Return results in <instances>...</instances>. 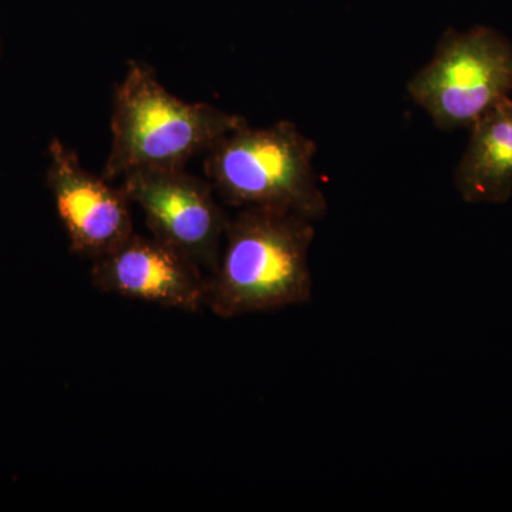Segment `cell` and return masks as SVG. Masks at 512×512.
<instances>
[{"instance_id":"cell-1","label":"cell","mask_w":512,"mask_h":512,"mask_svg":"<svg viewBox=\"0 0 512 512\" xmlns=\"http://www.w3.org/2000/svg\"><path fill=\"white\" fill-rule=\"evenodd\" d=\"M315 222L271 208H241L229 220L217 268L207 275L205 308L222 319L312 301L309 252Z\"/></svg>"},{"instance_id":"cell-2","label":"cell","mask_w":512,"mask_h":512,"mask_svg":"<svg viewBox=\"0 0 512 512\" xmlns=\"http://www.w3.org/2000/svg\"><path fill=\"white\" fill-rule=\"evenodd\" d=\"M245 124L239 114L178 99L150 64L130 60L114 89L111 147L101 175L114 181L137 170H183Z\"/></svg>"},{"instance_id":"cell-3","label":"cell","mask_w":512,"mask_h":512,"mask_svg":"<svg viewBox=\"0 0 512 512\" xmlns=\"http://www.w3.org/2000/svg\"><path fill=\"white\" fill-rule=\"evenodd\" d=\"M316 144L288 120L231 131L205 153V178L228 205L292 212L313 222L328 212L313 158Z\"/></svg>"},{"instance_id":"cell-4","label":"cell","mask_w":512,"mask_h":512,"mask_svg":"<svg viewBox=\"0 0 512 512\" xmlns=\"http://www.w3.org/2000/svg\"><path fill=\"white\" fill-rule=\"evenodd\" d=\"M407 92L440 130L468 128L512 92V43L487 26L448 29Z\"/></svg>"},{"instance_id":"cell-5","label":"cell","mask_w":512,"mask_h":512,"mask_svg":"<svg viewBox=\"0 0 512 512\" xmlns=\"http://www.w3.org/2000/svg\"><path fill=\"white\" fill-rule=\"evenodd\" d=\"M143 212L154 238L177 248L211 274L220 262L229 218L207 178L183 170H137L121 185Z\"/></svg>"},{"instance_id":"cell-6","label":"cell","mask_w":512,"mask_h":512,"mask_svg":"<svg viewBox=\"0 0 512 512\" xmlns=\"http://www.w3.org/2000/svg\"><path fill=\"white\" fill-rule=\"evenodd\" d=\"M47 157L46 185L73 254L94 261L136 232L123 187L87 171L79 154L60 138H52Z\"/></svg>"},{"instance_id":"cell-7","label":"cell","mask_w":512,"mask_h":512,"mask_svg":"<svg viewBox=\"0 0 512 512\" xmlns=\"http://www.w3.org/2000/svg\"><path fill=\"white\" fill-rule=\"evenodd\" d=\"M97 291L188 313L205 308L207 275L194 259L160 239L130 235L90 272Z\"/></svg>"},{"instance_id":"cell-8","label":"cell","mask_w":512,"mask_h":512,"mask_svg":"<svg viewBox=\"0 0 512 512\" xmlns=\"http://www.w3.org/2000/svg\"><path fill=\"white\" fill-rule=\"evenodd\" d=\"M454 184L470 204H504L512 195V97L495 104L470 128L454 171Z\"/></svg>"},{"instance_id":"cell-9","label":"cell","mask_w":512,"mask_h":512,"mask_svg":"<svg viewBox=\"0 0 512 512\" xmlns=\"http://www.w3.org/2000/svg\"><path fill=\"white\" fill-rule=\"evenodd\" d=\"M0 57H2V39H0Z\"/></svg>"}]
</instances>
